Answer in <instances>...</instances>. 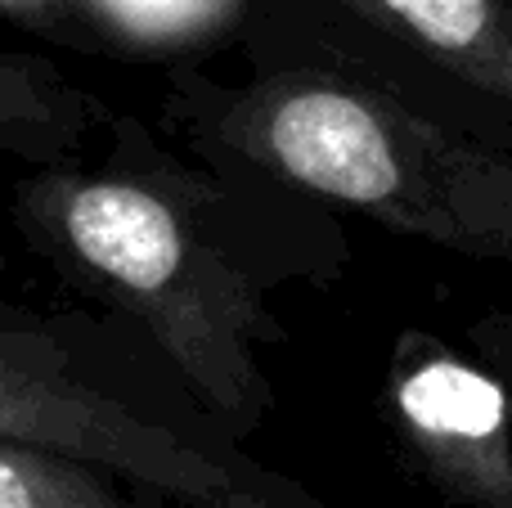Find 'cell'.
<instances>
[{
  "instance_id": "obj_6",
  "label": "cell",
  "mask_w": 512,
  "mask_h": 508,
  "mask_svg": "<svg viewBox=\"0 0 512 508\" xmlns=\"http://www.w3.org/2000/svg\"><path fill=\"white\" fill-rule=\"evenodd\" d=\"M108 108L86 86L68 81L50 59L0 45V153L32 162H68Z\"/></svg>"
},
{
  "instance_id": "obj_7",
  "label": "cell",
  "mask_w": 512,
  "mask_h": 508,
  "mask_svg": "<svg viewBox=\"0 0 512 508\" xmlns=\"http://www.w3.org/2000/svg\"><path fill=\"white\" fill-rule=\"evenodd\" d=\"M0 508H176L95 464L0 437Z\"/></svg>"
},
{
  "instance_id": "obj_3",
  "label": "cell",
  "mask_w": 512,
  "mask_h": 508,
  "mask_svg": "<svg viewBox=\"0 0 512 508\" xmlns=\"http://www.w3.org/2000/svg\"><path fill=\"white\" fill-rule=\"evenodd\" d=\"M0 437L95 464L176 508H328L221 423L167 419L90 378L59 333L0 311Z\"/></svg>"
},
{
  "instance_id": "obj_9",
  "label": "cell",
  "mask_w": 512,
  "mask_h": 508,
  "mask_svg": "<svg viewBox=\"0 0 512 508\" xmlns=\"http://www.w3.org/2000/svg\"><path fill=\"white\" fill-rule=\"evenodd\" d=\"M468 342H472V351L512 387V306L477 315L468 329Z\"/></svg>"
},
{
  "instance_id": "obj_5",
  "label": "cell",
  "mask_w": 512,
  "mask_h": 508,
  "mask_svg": "<svg viewBox=\"0 0 512 508\" xmlns=\"http://www.w3.org/2000/svg\"><path fill=\"white\" fill-rule=\"evenodd\" d=\"M512 122V0H337Z\"/></svg>"
},
{
  "instance_id": "obj_4",
  "label": "cell",
  "mask_w": 512,
  "mask_h": 508,
  "mask_svg": "<svg viewBox=\"0 0 512 508\" xmlns=\"http://www.w3.org/2000/svg\"><path fill=\"white\" fill-rule=\"evenodd\" d=\"M391 437L454 508H512V387L432 333H405L382 392Z\"/></svg>"
},
{
  "instance_id": "obj_8",
  "label": "cell",
  "mask_w": 512,
  "mask_h": 508,
  "mask_svg": "<svg viewBox=\"0 0 512 508\" xmlns=\"http://www.w3.org/2000/svg\"><path fill=\"white\" fill-rule=\"evenodd\" d=\"M0 18L45 36H72L86 27L81 0H0Z\"/></svg>"
},
{
  "instance_id": "obj_2",
  "label": "cell",
  "mask_w": 512,
  "mask_h": 508,
  "mask_svg": "<svg viewBox=\"0 0 512 508\" xmlns=\"http://www.w3.org/2000/svg\"><path fill=\"white\" fill-rule=\"evenodd\" d=\"M14 212L36 252L158 342L207 419L239 441L261 428L274 410L261 347L279 342V324L185 198L140 171L41 162Z\"/></svg>"
},
{
  "instance_id": "obj_1",
  "label": "cell",
  "mask_w": 512,
  "mask_h": 508,
  "mask_svg": "<svg viewBox=\"0 0 512 508\" xmlns=\"http://www.w3.org/2000/svg\"><path fill=\"white\" fill-rule=\"evenodd\" d=\"M207 144L409 239L512 266V140L369 72L279 68L198 99Z\"/></svg>"
}]
</instances>
